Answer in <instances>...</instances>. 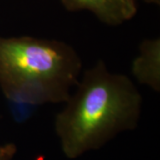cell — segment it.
<instances>
[{
    "label": "cell",
    "instance_id": "1",
    "mask_svg": "<svg viewBox=\"0 0 160 160\" xmlns=\"http://www.w3.org/2000/svg\"><path fill=\"white\" fill-rule=\"evenodd\" d=\"M56 115L54 129L65 157L77 158L136 128L143 97L131 78L110 71L102 60L81 74Z\"/></svg>",
    "mask_w": 160,
    "mask_h": 160
},
{
    "label": "cell",
    "instance_id": "2",
    "mask_svg": "<svg viewBox=\"0 0 160 160\" xmlns=\"http://www.w3.org/2000/svg\"><path fill=\"white\" fill-rule=\"evenodd\" d=\"M82 68L79 53L64 41L0 36V87L20 123L41 105L66 102Z\"/></svg>",
    "mask_w": 160,
    "mask_h": 160
},
{
    "label": "cell",
    "instance_id": "3",
    "mask_svg": "<svg viewBox=\"0 0 160 160\" xmlns=\"http://www.w3.org/2000/svg\"><path fill=\"white\" fill-rule=\"evenodd\" d=\"M69 12H91L103 24L117 27L128 22L138 12L137 0H60Z\"/></svg>",
    "mask_w": 160,
    "mask_h": 160
},
{
    "label": "cell",
    "instance_id": "4",
    "mask_svg": "<svg viewBox=\"0 0 160 160\" xmlns=\"http://www.w3.org/2000/svg\"><path fill=\"white\" fill-rule=\"evenodd\" d=\"M131 72L138 83L160 92V38L143 39L133 58Z\"/></svg>",
    "mask_w": 160,
    "mask_h": 160
},
{
    "label": "cell",
    "instance_id": "5",
    "mask_svg": "<svg viewBox=\"0 0 160 160\" xmlns=\"http://www.w3.org/2000/svg\"><path fill=\"white\" fill-rule=\"evenodd\" d=\"M17 148L13 143L0 145V160H12L16 154Z\"/></svg>",
    "mask_w": 160,
    "mask_h": 160
},
{
    "label": "cell",
    "instance_id": "6",
    "mask_svg": "<svg viewBox=\"0 0 160 160\" xmlns=\"http://www.w3.org/2000/svg\"><path fill=\"white\" fill-rule=\"evenodd\" d=\"M147 5H154V6H159L160 0H142Z\"/></svg>",
    "mask_w": 160,
    "mask_h": 160
}]
</instances>
